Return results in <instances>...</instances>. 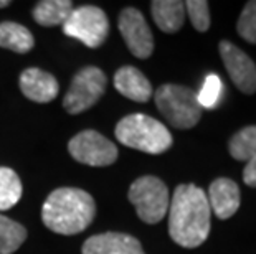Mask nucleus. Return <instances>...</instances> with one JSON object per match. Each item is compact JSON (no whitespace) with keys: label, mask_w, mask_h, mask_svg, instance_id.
I'll list each match as a JSON object with an SVG mask.
<instances>
[{"label":"nucleus","mask_w":256,"mask_h":254,"mask_svg":"<svg viewBox=\"0 0 256 254\" xmlns=\"http://www.w3.org/2000/svg\"><path fill=\"white\" fill-rule=\"evenodd\" d=\"M236 30L243 40L256 45V0H252V2L244 5L243 12L238 18Z\"/></svg>","instance_id":"22"},{"label":"nucleus","mask_w":256,"mask_h":254,"mask_svg":"<svg viewBox=\"0 0 256 254\" xmlns=\"http://www.w3.org/2000/svg\"><path fill=\"white\" fill-rule=\"evenodd\" d=\"M26 240V230L17 221L0 215V254H12Z\"/></svg>","instance_id":"19"},{"label":"nucleus","mask_w":256,"mask_h":254,"mask_svg":"<svg viewBox=\"0 0 256 254\" xmlns=\"http://www.w3.org/2000/svg\"><path fill=\"white\" fill-rule=\"evenodd\" d=\"M243 182L248 187H256V155L248 160L246 167L243 170Z\"/></svg>","instance_id":"24"},{"label":"nucleus","mask_w":256,"mask_h":254,"mask_svg":"<svg viewBox=\"0 0 256 254\" xmlns=\"http://www.w3.org/2000/svg\"><path fill=\"white\" fill-rule=\"evenodd\" d=\"M114 88L124 98L136 102H147L152 96V86L149 79L134 66H122L114 74Z\"/></svg>","instance_id":"14"},{"label":"nucleus","mask_w":256,"mask_h":254,"mask_svg":"<svg viewBox=\"0 0 256 254\" xmlns=\"http://www.w3.org/2000/svg\"><path fill=\"white\" fill-rule=\"evenodd\" d=\"M184 5L195 30L206 31L210 28L208 2H205V0H188V2H185Z\"/></svg>","instance_id":"23"},{"label":"nucleus","mask_w":256,"mask_h":254,"mask_svg":"<svg viewBox=\"0 0 256 254\" xmlns=\"http://www.w3.org/2000/svg\"><path fill=\"white\" fill-rule=\"evenodd\" d=\"M83 254H144L140 243L124 233H102L88 238Z\"/></svg>","instance_id":"12"},{"label":"nucleus","mask_w":256,"mask_h":254,"mask_svg":"<svg viewBox=\"0 0 256 254\" xmlns=\"http://www.w3.org/2000/svg\"><path fill=\"white\" fill-rule=\"evenodd\" d=\"M106 74L96 66H86L74 74L63 99V107L70 114H80L94 106L106 91Z\"/></svg>","instance_id":"7"},{"label":"nucleus","mask_w":256,"mask_h":254,"mask_svg":"<svg viewBox=\"0 0 256 254\" xmlns=\"http://www.w3.org/2000/svg\"><path fill=\"white\" fill-rule=\"evenodd\" d=\"M228 150L233 159L248 162L256 155V126H248L230 139Z\"/></svg>","instance_id":"20"},{"label":"nucleus","mask_w":256,"mask_h":254,"mask_svg":"<svg viewBox=\"0 0 256 254\" xmlns=\"http://www.w3.org/2000/svg\"><path fill=\"white\" fill-rule=\"evenodd\" d=\"M220 56L236 88L244 94L256 93V64L232 41H220Z\"/></svg>","instance_id":"10"},{"label":"nucleus","mask_w":256,"mask_h":254,"mask_svg":"<svg viewBox=\"0 0 256 254\" xmlns=\"http://www.w3.org/2000/svg\"><path fill=\"white\" fill-rule=\"evenodd\" d=\"M20 91L34 102H50L58 96L60 86L53 74L38 68H26L20 74Z\"/></svg>","instance_id":"11"},{"label":"nucleus","mask_w":256,"mask_h":254,"mask_svg":"<svg viewBox=\"0 0 256 254\" xmlns=\"http://www.w3.org/2000/svg\"><path fill=\"white\" fill-rule=\"evenodd\" d=\"M119 31L136 58L146 59L154 51V38L144 15L138 8H124L119 15Z\"/></svg>","instance_id":"9"},{"label":"nucleus","mask_w":256,"mask_h":254,"mask_svg":"<svg viewBox=\"0 0 256 254\" xmlns=\"http://www.w3.org/2000/svg\"><path fill=\"white\" fill-rule=\"evenodd\" d=\"M152 18L166 33H176L185 20V5L178 0H154L150 3Z\"/></svg>","instance_id":"15"},{"label":"nucleus","mask_w":256,"mask_h":254,"mask_svg":"<svg viewBox=\"0 0 256 254\" xmlns=\"http://www.w3.org/2000/svg\"><path fill=\"white\" fill-rule=\"evenodd\" d=\"M64 35L76 38L90 48L101 46L110 33V20L100 7L83 5L73 8L70 17L63 23Z\"/></svg>","instance_id":"6"},{"label":"nucleus","mask_w":256,"mask_h":254,"mask_svg":"<svg viewBox=\"0 0 256 254\" xmlns=\"http://www.w3.org/2000/svg\"><path fill=\"white\" fill-rule=\"evenodd\" d=\"M10 2L8 0H0V8H4V7H8Z\"/></svg>","instance_id":"25"},{"label":"nucleus","mask_w":256,"mask_h":254,"mask_svg":"<svg viewBox=\"0 0 256 254\" xmlns=\"http://www.w3.org/2000/svg\"><path fill=\"white\" fill-rule=\"evenodd\" d=\"M210 205L202 188L178 185L168 205V235L178 246L198 248L210 233Z\"/></svg>","instance_id":"1"},{"label":"nucleus","mask_w":256,"mask_h":254,"mask_svg":"<svg viewBox=\"0 0 256 254\" xmlns=\"http://www.w3.org/2000/svg\"><path fill=\"white\" fill-rule=\"evenodd\" d=\"M128 197L134 205L138 216L147 225H156L164 220L170 205L166 183L152 175L138 178L129 187Z\"/></svg>","instance_id":"5"},{"label":"nucleus","mask_w":256,"mask_h":254,"mask_svg":"<svg viewBox=\"0 0 256 254\" xmlns=\"http://www.w3.org/2000/svg\"><path fill=\"white\" fill-rule=\"evenodd\" d=\"M114 134L122 145L146 154H164L172 147V136L168 129L146 114L122 117L114 129Z\"/></svg>","instance_id":"3"},{"label":"nucleus","mask_w":256,"mask_h":254,"mask_svg":"<svg viewBox=\"0 0 256 254\" xmlns=\"http://www.w3.org/2000/svg\"><path fill=\"white\" fill-rule=\"evenodd\" d=\"M222 91H223L222 79L216 74H208L204 81L200 93L197 94V101L200 107H206V109L215 107L222 98Z\"/></svg>","instance_id":"21"},{"label":"nucleus","mask_w":256,"mask_h":254,"mask_svg":"<svg viewBox=\"0 0 256 254\" xmlns=\"http://www.w3.org/2000/svg\"><path fill=\"white\" fill-rule=\"evenodd\" d=\"M68 150L80 164L91 167H106L118 160V149L110 139L96 131H83L70 140Z\"/></svg>","instance_id":"8"},{"label":"nucleus","mask_w":256,"mask_h":254,"mask_svg":"<svg viewBox=\"0 0 256 254\" xmlns=\"http://www.w3.org/2000/svg\"><path fill=\"white\" fill-rule=\"evenodd\" d=\"M35 45L34 35L24 25L15 21L0 23V46L15 53H28Z\"/></svg>","instance_id":"17"},{"label":"nucleus","mask_w":256,"mask_h":254,"mask_svg":"<svg viewBox=\"0 0 256 254\" xmlns=\"http://www.w3.org/2000/svg\"><path fill=\"white\" fill-rule=\"evenodd\" d=\"M96 213L94 200L81 188H56L43 203L42 220L53 233L72 236L84 231Z\"/></svg>","instance_id":"2"},{"label":"nucleus","mask_w":256,"mask_h":254,"mask_svg":"<svg viewBox=\"0 0 256 254\" xmlns=\"http://www.w3.org/2000/svg\"><path fill=\"white\" fill-rule=\"evenodd\" d=\"M73 12V2L70 0H43L34 8V18L42 26L63 25Z\"/></svg>","instance_id":"16"},{"label":"nucleus","mask_w":256,"mask_h":254,"mask_svg":"<svg viewBox=\"0 0 256 254\" xmlns=\"http://www.w3.org/2000/svg\"><path fill=\"white\" fill-rule=\"evenodd\" d=\"M208 205L214 210L216 218L228 220L240 208V188L230 178H216L210 183L208 188Z\"/></svg>","instance_id":"13"},{"label":"nucleus","mask_w":256,"mask_h":254,"mask_svg":"<svg viewBox=\"0 0 256 254\" xmlns=\"http://www.w3.org/2000/svg\"><path fill=\"white\" fill-rule=\"evenodd\" d=\"M154 99L160 114L177 129H192L202 117L197 93L187 86L162 84L156 91Z\"/></svg>","instance_id":"4"},{"label":"nucleus","mask_w":256,"mask_h":254,"mask_svg":"<svg viewBox=\"0 0 256 254\" xmlns=\"http://www.w3.org/2000/svg\"><path fill=\"white\" fill-rule=\"evenodd\" d=\"M22 198V182L15 170L0 167V212L10 210Z\"/></svg>","instance_id":"18"}]
</instances>
